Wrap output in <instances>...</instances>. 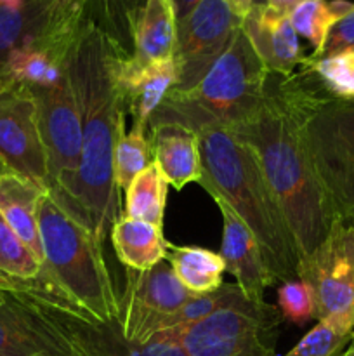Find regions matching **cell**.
I'll use <instances>...</instances> for the list:
<instances>
[{
    "mask_svg": "<svg viewBox=\"0 0 354 356\" xmlns=\"http://www.w3.org/2000/svg\"><path fill=\"white\" fill-rule=\"evenodd\" d=\"M118 54L128 52L87 21L66 58L82 117V160L69 216L101 243L120 218L113 165L117 139L125 131V106L115 76Z\"/></svg>",
    "mask_w": 354,
    "mask_h": 356,
    "instance_id": "obj_1",
    "label": "cell"
},
{
    "mask_svg": "<svg viewBox=\"0 0 354 356\" xmlns=\"http://www.w3.org/2000/svg\"><path fill=\"white\" fill-rule=\"evenodd\" d=\"M259 160L264 179L290 228L298 254L309 256L340 218L323 190L309 159L302 124L273 96L231 129Z\"/></svg>",
    "mask_w": 354,
    "mask_h": 356,
    "instance_id": "obj_2",
    "label": "cell"
},
{
    "mask_svg": "<svg viewBox=\"0 0 354 356\" xmlns=\"http://www.w3.org/2000/svg\"><path fill=\"white\" fill-rule=\"evenodd\" d=\"M196 134L203 163L200 184L212 198H222L253 233L276 280L290 282L297 277L301 254L257 156L229 129L207 127Z\"/></svg>",
    "mask_w": 354,
    "mask_h": 356,
    "instance_id": "obj_3",
    "label": "cell"
},
{
    "mask_svg": "<svg viewBox=\"0 0 354 356\" xmlns=\"http://www.w3.org/2000/svg\"><path fill=\"white\" fill-rule=\"evenodd\" d=\"M267 75L269 72L239 26L207 75L191 89L169 90L149 124L177 122L194 132L207 127L231 131L260 106Z\"/></svg>",
    "mask_w": 354,
    "mask_h": 356,
    "instance_id": "obj_4",
    "label": "cell"
},
{
    "mask_svg": "<svg viewBox=\"0 0 354 356\" xmlns=\"http://www.w3.org/2000/svg\"><path fill=\"white\" fill-rule=\"evenodd\" d=\"M44 268L52 280L101 322L118 318V301L103 243L45 191L38 204Z\"/></svg>",
    "mask_w": 354,
    "mask_h": 356,
    "instance_id": "obj_5",
    "label": "cell"
},
{
    "mask_svg": "<svg viewBox=\"0 0 354 356\" xmlns=\"http://www.w3.org/2000/svg\"><path fill=\"white\" fill-rule=\"evenodd\" d=\"M280 312L236 292L210 316L167 330L187 356H276Z\"/></svg>",
    "mask_w": 354,
    "mask_h": 356,
    "instance_id": "obj_6",
    "label": "cell"
},
{
    "mask_svg": "<svg viewBox=\"0 0 354 356\" xmlns=\"http://www.w3.org/2000/svg\"><path fill=\"white\" fill-rule=\"evenodd\" d=\"M23 298L33 312L61 337L69 356H187L167 332L146 343L130 341L121 334L117 320L101 322L76 302L52 294L7 291Z\"/></svg>",
    "mask_w": 354,
    "mask_h": 356,
    "instance_id": "obj_7",
    "label": "cell"
},
{
    "mask_svg": "<svg viewBox=\"0 0 354 356\" xmlns=\"http://www.w3.org/2000/svg\"><path fill=\"white\" fill-rule=\"evenodd\" d=\"M302 138L335 212L354 221V103L319 104L302 122Z\"/></svg>",
    "mask_w": 354,
    "mask_h": 356,
    "instance_id": "obj_8",
    "label": "cell"
},
{
    "mask_svg": "<svg viewBox=\"0 0 354 356\" xmlns=\"http://www.w3.org/2000/svg\"><path fill=\"white\" fill-rule=\"evenodd\" d=\"M37 104L38 127L47 153V193L65 209L73 211L80 160H82V117L71 80L52 87H28Z\"/></svg>",
    "mask_w": 354,
    "mask_h": 356,
    "instance_id": "obj_9",
    "label": "cell"
},
{
    "mask_svg": "<svg viewBox=\"0 0 354 356\" xmlns=\"http://www.w3.org/2000/svg\"><path fill=\"white\" fill-rule=\"evenodd\" d=\"M297 277L314 292L318 322L354 334V221L337 219L323 242L302 257Z\"/></svg>",
    "mask_w": 354,
    "mask_h": 356,
    "instance_id": "obj_10",
    "label": "cell"
},
{
    "mask_svg": "<svg viewBox=\"0 0 354 356\" xmlns=\"http://www.w3.org/2000/svg\"><path fill=\"white\" fill-rule=\"evenodd\" d=\"M87 17L52 0H0V82L7 65L33 47L69 49Z\"/></svg>",
    "mask_w": 354,
    "mask_h": 356,
    "instance_id": "obj_11",
    "label": "cell"
},
{
    "mask_svg": "<svg viewBox=\"0 0 354 356\" xmlns=\"http://www.w3.org/2000/svg\"><path fill=\"white\" fill-rule=\"evenodd\" d=\"M169 263L149 271H127V285L118 301V325L130 341L146 343L167 329L169 320L193 298Z\"/></svg>",
    "mask_w": 354,
    "mask_h": 356,
    "instance_id": "obj_12",
    "label": "cell"
},
{
    "mask_svg": "<svg viewBox=\"0 0 354 356\" xmlns=\"http://www.w3.org/2000/svg\"><path fill=\"white\" fill-rule=\"evenodd\" d=\"M242 17L224 0H200L184 17L177 19L176 66L177 86L187 90L196 86L228 49Z\"/></svg>",
    "mask_w": 354,
    "mask_h": 356,
    "instance_id": "obj_13",
    "label": "cell"
},
{
    "mask_svg": "<svg viewBox=\"0 0 354 356\" xmlns=\"http://www.w3.org/2000/svg\"><path fill=\"white\" fill-rule=\"evenodd\" d=\"M0 160L7 170L49 190L47 153L26 87L0 83Z\"/></svg>",
    "mask_w": 354,
    "mask_h": 356,
    "instance_id": "obj_14",
    "label": "cell"
},
{
    "mask_svg": "<svg viewBox=\"0 0 354 356\" xmlns=\"http://www.w3.org/2000/svg\"><path fill=\"white\" fill-rule=\"evenodd\" d=\"M222 216V247L221 256L226 263V270L236 278V285L246 299L262 305L264 292L267 287L276 284V275L273 273L264 254L262 247L257 242L253 233L246 228L245 222L233 212V209L222 198H214Z\"/></svg>",
    "mask_w": 354,
    "mask_h": 356,
    "instance_id": "obj_15",
    "label": "cell"
},
{
    "mask_svg": "<svg viewBox=\"0 0 354 356\" xmlns=\"http://www.w3.org/2000/svg\"><path fill=\"white\" fill-rule=\"evenodd\" d=\"M115 76L125 111L132 115L134 124L148 125L169 90L177 86L176 59L142 63L132 54H118Z\"/></svg>",
    "mask_w": 354,
    "mask_h": 356,
    "instance_id": "obj_16",
    "label": "cell"
},
{
    "mask_svg": "<svg viewBox=\"0 0 354 356\" xmlns=\"http://www.w3.org/2000/svg\"><path fill=\"white\" fill-rule=\"evenodd\" d=\"M0 305V356H69L61 337L14 292Z\"/></svg>",
    "mask_w": 354,
    "mask_h": 356,
    "instance_id": "obj_17",
    "label": "cell"
},
{
    "mask_svg": "<svg viewBox=\"0 0 354 356\" xmlns=\"http://www.w3.org/2000/svg\"><path fill=\"white\" fill-rule=\"evenodd\" d=\"M242 28L266 70L274 75H290L304 63V52L298 44L290 17L267 6L252 7L242 21Z\"/></svg>",
    "mask_w": 354,
    "mask_h": 356,
    "instance_id": "obj_18",
    "label": "cell"
},
{
    "mask_svg": "<svg viewBox=\"0 0 354 356\" xmlns=\"http://www.w3.org/2000/svg\"><path fill=\"white\" fill-rule=\"evenodd\" d=\"M148 129L153 162L170 186L183 190L203 179L200 139L193 129L177 122H153Z\"/></svg>",
    "mask_w": 354,
    "mask_h": 356,
    "instance_id": "obj_19",
    "label": "cell"
},
{
    "mask_svg": "<svg viewBox=\"0 0 354 356\" xmlns=\"http://www.w3.org/2000/svg\"><path fill=\"white\" fill-rule=\"evenodd\" d=\"M45 190L31 181L6 172L0 177V214L24 245L44 264V247L38 229V204Z\"/></svg>",
    "mask_w": 354,
    "mask_h": 356,
    "instance_id": "obj_20",
    "label": "cell"
},
{
    "mask_svg": "<svg viewBox=\"0 0 354 356\" xmlns=\"http://www.w3.org/2000/svg\"><path fill=\"white\" fill-rule=\"evenodd\" d=\"M177 45V14L172 0H144L132 31V56L153 63L174 59Z\"/></svg>",
    "mask_w": 354,
    "mask_h": 356,
    "instance_id": "obj_21",
    "label": "cell"
},
{
    "mask_svg": "<svg viewBox=\"0 0 354 356\" xmlns=\"http://www.w3.org/2000/svg\"><path fill=\"white\" fill-rule=\"evenodd\" d=\"M111 243L121 264L132 271H149L167 259L169 242L160 226L120 216L111 226Z\"/></svg>",
    "mask_w": 354,
    "mask_h": 356,
    "instance_id": "obj_22",
    "label": "cell"
},
{
    "mask_svg": "<svg viewBox=\"0 0 354 356\" xmlns=\"http://www.w3.org/2000/svg\"><path fill=\"white\" fill-rule=\"evenodd\" d=\"M167 259L180 284L193 294H210L222 287L226 263L221 254L194 245L169 243Z\"/></svg>",
    "mask_w": 354,
    "mask_h": 356,
    "instance_id": "obj_23",
    "label": "cell"
},
{
    "mask_svg": "<svg viewBox=\"0 0 354 356\" xmlns=\"http://www.w3.org/2000/svg\"><path fill=\"white\" fill-rule=\"evenodd\" d=\"M353 9L354 3L349 0H304L288 14L295 33L302 35L312 45L309 58L321 56L332 28Z\"/></svg>",
    "mask_w": 354,
    "mask_h": 356,
    "instance_id": "obj_24",
    "label": "cell"
},
{
    "mask_svg": "<svg viewBox=\"0 0 354 356\" xmlns=\"http://www.w3.org/2000/svg\"><path fill=\"white\" fill-rule=\"evenodd\" d=\"M167 186L162 170L155 162L139 172L125 191V218L151 222L162 228L165 216Z\"/></svg>",
    "mask_w": 354,
    "mask_h": 356,
    "instance_id": "obj_25",
    "label": "cell"
},
{
    "mask_svg": "<svg viewBox=\"0 0 354 356\" xmlns=\"http://www.w3.org/2000/svg\"><path fill=\"white\" fill-rule=\"evenodd\" d=\"M149 163H153V153L148 138V125L134 124L130 132H120L113 159L115 183L118 191H127L134 177Z\"/></svg>",
    "mask_w": 354,
    "mask_h": 356,
    "instance_id": "obj_26",
    "label": "cell"
},
{
    "mask_svg": "<svg viewBox=\"0 0 354 356\" xmlns=\"http://www.w3.org/2000/svg\"><path fill=\"white\" fill-rule=\"evenodd\" d=\"M302 65L307 66L323 89L337 101L354 103V51L305 58Z\"/></svg>",
    "mask_w": 354,
    "mask_h": 356,
    "instance_id": "obj_27",
    "label": "cell"
},
{
    "mask_svg": "<svg viewBox=\"0 0 354 356\" xmlns=\"http://www.w3.org/2000/svg\"><path fill=\"white\" fill-rule=\"evenodd\" d=\"M42 271L44 264L0 214V275L17 280H33Z\"/></svg>",
    "mask_w": 354,
    "mask_h": 356,
    "instance_id": "obj_28",
    "label": "cell"
},
{
    "mask_svg": "<svg viewBox=\"0 0 354 356\" xmlns=\"http://www.w3.org/2000/svg\"><path fill=\"white\" fill-rule=\"evenodd\" d=\"M278 312L294 325H305L318 318V305L311 285L304 280L283 282L278 289Z\"/></svg>",
    "mask_w": 354,
    "mask_h": 356,
    "instance_id": "obj_29",
    "label": "cell"
},
{
    "mask_svg": "<svg viewBox=\"0 0 354 356\" xmlns=\"http://www.w3.org/2000/svg\"><path fill=\"white\" fill-rule=\"evenodd\" d=\"M353 334H344L326 322H318L283 356H342Z\"/></svg>",
    "mask_w": 354,
    "mask_h": 356,
    "instance_id": "obj_30",
    "label": "cell"
},
{
    "mask_svg": "<svg viewBox=\"0 0 354 356\" xmlns=\"http://www.w3.org/2000/svg\"><path fill=\"white\" fill-rule=\"evenodd\" d=\"M342 51H354V9L332 28L321 56Z\"/></svg>",
    "mask_w": 354,
    "mask_h": 356,
    "instance_id": "obj_31",
    "label": "cell"
},
{
    "mask_svg": "<svg viewBox=\"0 0 354 356\" xmlns=\"http://www.w3.org/2000/svg\"><path fill=\"white\" fill-rule=\"evenodd\" d=\"M302 2H304V0H266V6L271 7L273 10H276V13L288 16V14H290L295 7L301 6Z\"/></svg>",
    "mask_w": 354,
    "mask_h": 356,
    "instance_id": "obj_32",
    "label": "cell"
},
{
    "mask_svg": "<svg viewBox=\"0 0 354 356\" xmlns=\"http://www.w3.org/2000/svg\"><path fill=\"white\" fill-rule=\"evenodd\" d=\"M224 2L228 3L233 9V13L238 17H242V19H245V17L248 16V13L253 7V0H224Z\"/></svg>",
    "mask_w": 354,
    "mask_h": 356,
    "instance_id": "obj_33",
    "label": "cell"
},
{
    "mask_svg": "<svg viewBox=\"0 0 354 356\" xmlns=\"http://www.w3.org/2000/svg\"><path fill=\"white\" fill-rule=\"evenodd\" d=\"M174 6H176V14H177V19H180V17L186 16L187 13H189L191 9H193L194 6H196L200 0H172Z\"/></svg>",
    "mask_w": 354,
    "mask_h": 356,
    "instance_id": "obj_34",
    "label": "cell"
},
{
    "mask_svg": "<svg viewBox=\"0 0 354 356\" xmlns=\"http://www.w3.org/2000/svg\"><path fill=\"white\" fill-rule=\"evenodd\" d=\"M6 172H9V170H7V167L3 165V162H2V160H0V177H2Z\"/></svg>",
    "mask_w": 354,
    "mask_h": 356,
    "instance_id": "obj_35",
    "label": "cell"
},
{
    "mask_svg": "<svg viewBox=\"0 0 354 356\" xmlns=\"http://www.w3.org/2000/svg\"><path fill=\"white\" fill-rule=\"evenodd\" d=\"M257 6H266V0H253V7Z\"/></svg>",
    "mask_w": 354,
    "mask_h": 356,
    "instance_id": "obj_36",
    "label": "cell"
},
{
    "mask_svg": "<svg viewBox=\"0 0 354 356\" xmlns=\"http://www.w3.org/2000/svg\"><path fill=\"white\" fill-rule=\"evenodd\" d=\"M347 350L354 351V334H353V339H351V344H349V346H347Z\"/></svg>",
    "mask_w": 354,
    "mask_h": 356,
    "instance_id": "obj_37",
    "label": "cell"
},
{
    "mask_svg": "<svg viewBox=\"0 0 354 356\" xmlns=\"http://www.w3.org/2000/svg\"><path fill=\"white\" fill-rule=\"evenodd\" d=\"M342 356H354V351L346 350V351H344V355H342Z\"/></svg>",
    "mask_w": 354,
    "mask_h": 356,
    "instance_id": "obj_38",
    "label": "cell"
},
{
    "mask_svg": "<svg viewBox=\"0 0 354 356\" xmlns=\"http://www.w3.org/2000/svg\"><path fill=\"white\" fill-rule=\"evenodd\" d=\"M2 302H3V292L0 291V305H2Z\"/></svg>",
    "mask_w": 354,
    "mask_h": 356,
    "instance_id": "obj_39",
    "label": "cell"
}]
</instances>
